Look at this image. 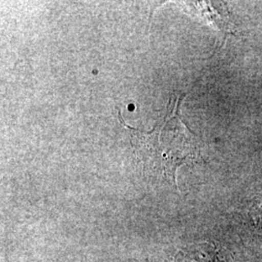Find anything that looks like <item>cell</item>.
<instances>
[{"label":"cell","mask_w":262,"mask_h":262,"mask_svg":"<svg viewBox=\"0 0 262 262\" xmlns=\"http://www.w3.org/2000/svg\"><path fill=\"white\" fill-rule=\"evenodd\" d=\"M184 96L170 97L164 118L150 132L127 125L119 111L120 122L130 132L132 148L143 166L168 178L177 189V169L182 164L202 159L198 137L180 117V104Z\"/></svg>","instance_id":"obj_1"},{"label":"cell","mask_w":262,"mask_h":262,"mask_svg":"<svg viewBox=\"0 0 262 262\" xmlns=\"http://www.w3.org/2000/svg\"><path fill=\"white\" fill-rule=\"evenodd\" d=\"M174 262H222V253L213 244H198L180 251Z\"/></svg>","instance_id":"obj_2"}]
</instances>
